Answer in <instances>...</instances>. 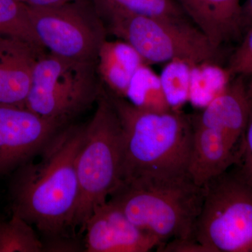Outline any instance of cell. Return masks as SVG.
Segmentation results:
<instances>
[{"label": "cell", "instance_id": "obj_24", "mask_svg": "<svg viewBox=\"0 0 252 252\" xmlns=\"http://www.w3.org/2000/svg\"><path fill=\"white\" fill-rule=\"evenodd\" d=\"M157 250L163 252H210L208 248L193 239H173Z\"/></svg>", "mask_w": 252, "mask_h": 252}, {"label": "cell", "instance_id": "obj_3", "mask_svg": "<svg viewBox=\"0 0 252 252\" xmlns=\"http://www.w3.org/2000/svg\"><path fill=\"white\" fill-rule=\"evenodd\" d=\"M106 91L124 130L122 180L147 174L188 172L193 139L190 115L180 109L144 110Z\"/></svg>", "mask_w": 252, "mask_h": 252}, {"label": "cell", "instance_id": "obj_12", "mask_svg": "<svg viewBox=\"0 0 252 252\" xmlns=\"http://www.w3.org/2000/svg\"><path fill=\"white\" fill-rule=\"evenodd\" d=\"M44 52L27 41L0 34V104L26 107L33 69Z\"/></svg>", "mask_w": 252, "mask_h": 252}, {"label": "cell", "instance_id": "obj_5", "mask_svg": "<svg viewBox=\"0 0 252 252\" xmlns=\"http://www.w3.org/2000/svg\"><path fill=\"white\" fill-rule=\"evenodd\" d=\"M106 29L127 43L147 64L185 61L191 67L219 63L215 49L192 22H177L133 14L109 6H94Z\"/></svg>", "mask_w": 252, "mask_h": 252}, {"label": "cell", "instance_id": "obj_11", "mask_svg": "<svg viewBox=\"0 0 252 252\" xmlns=\"http://www.w3.org/2000/svg\"><path fill=\"white\" fill-rule=\"evenodd\" d=\"M248 115V77L238 75L200 114L190 118L193 124L217 131L242 155Z\"/></svg>", "mask_w": 252, "mask_h": 252}, {"label": "cell", "instance_id": "obj_16", "mask_svg": "<svg viewBox=\"0 0 252 252\" xmlns=\"http://www.w3.org/2000/svg\"><path fill=\"white\" fill-rule=\"evenodd\" d=\"M233 77L226 67L216 63L192 67L189 102L203 109L225 90Z\"/></svg>", "mask_w": 252, "mask_h": 252}, {"label": "cell", "instance_id": "obj_10", "mask_svg": "<svg viewBox=\"0 0 252 252\" xmlns=\"http://www.w3.org/2000/svg\"><path fill=\"white\" fill-rule=\"evenodd\" d=\"M84 234L86 252H147L161 245L109 200L94 209L84 225Z\"/></svg>", "mask_w": 252, "mask_h": 252}, {"label": "cell", "instance_id": "obj_1", "mask_svg": "<svg viewBox=\"0 0 252 252\" xmlns=\"http://www.w3.org/2000/svg\"><path fill=\"white\" fill-rule=\"evenodd\" d=\"M86 125L68 124L34 157L13 172L10 207L34 225L46 244L76 238L73 220L79 198L77 159Z\"/></svg>", "mask_w": 252, "mask_h": 252}, {"label": "cell", "instance_id": "obj_21", "mask_svg": "<svg viewBox=\"0 0 252 252\" xmlns=\"http://www.w3.org/2000/svg\"><path fill=\"white\" fill-rule=\"evenodd\" d=\"M191 66L185 61L174 60L167 63L160 75L164 94L172 109L179 110L189 102Z\"/></svg>", "mask_w": 252, "mask_h": 252}, {"label": "cell", "instance_id": "obj_13", "mask_svg": "<svg viewBox=\"0 0 252 252\" xmlns=\"http://www.w3.org/2000/svg\"><path fill=\"white\" fill-rule=\"evenodd\" d=\"M215 49L243 35L240 0H175Z\"/></svg>", "mask_w": 252, "mask_h": 252}, {"label": "cell", "instance_id": "obj_18", "mask_svg": "<svg viewBox=\"0 0 252 252\" xmlns=\"http://www.w3.org/2000/svg\"><path fill=\"white\" fill-rule=\"evenodd\" d=\"M41 252L44 243L33 225L12 214L9 220H0V252Z\"/></svg>", "mask_w": 252, "mask_h": 252}, {"label": "cell", "instance_id": "obj_14", "mask_svg": "<svg viewBox=\"0 0 252 252\" xmlns=\"http://www.w3.org/2000/svg\"><path fill=\"white\" fill-rule=\"evenodd\" d=\"M191 124L193 139L188 172L197 185L203 187L236 165L241 154L217 131Z\"/></svg>", "mask_w": 252, "mask_h": 252}, {"label": "cell", "instance_id": "obj_22", "mask_svg": "<svg viewBox=\"0 0 252 252\" xmlns=\"http://www.w3.org/2000/svg\"><path fill=\"white\" fill-rule=\"evenodd\" d=\"M226 68L232 77H252V26L244 34L243 41L232 54Z\"/></svg>", "mask_w": 252, "mask_h": 252}, {"label": "cell", "instance_id": "obj_7", "mask_svg": "<svg viewBox=\"0 0 252 252\" xmlns=\"http://www.w3.org/2000/svg\"><path fill=\"white\" fill-rule=\"evenodd\" d=\"M203 188L194 240L210 252H252V187L232 166Z\"/></svg>", "mask_w": 252, "mask_h": 252}, {"label": "cell", "instance_id": "obj_19", "mask_svg": "<svg viewBox=\"0 0 252 252\" xmlns=\"http://www.w3.org/2000/svg\"><path fill=\"white\" fill-rule=\"evenodd\" d=\"M0 34L17 38L44 49L32 25L28 5L19 0H0Z\"/></svg>", "mask_w": 252, "mask_h": 252}, {"label": "cell", "instance_id": "obj_23", "mask_svg": "<svg viewBox=\"0 0 252 252\" xmlns=\"http://www.w3.org/2000/svg\"><path fill=\"white\" fill-rule=\"evenodd\" d=\"M249 115L241 157L235 166L239 174L252 187V77H248Z\"/></svg>", "mask_w": 252, "mask_h": 252}, {"label": "cell", "instance_id": "obj_6", "mask_svg": "<svg viewBox=\"0 0 252 252\" xmlns=\"http://www.w3.org/2000/svg\"><path fill=\"white\" fill-rule=\"evenodd\" d=\"M97 62L41 55L36 62L26 107L49 121L67 126L97 102L102 91Z\"/></svg>", "mask_w": 252, "mask_h": 252}, {"label": "cell", "instance_id": "obj_15", "mask_svg": "<svg viewBox=\"0 0 252 252\" xmlns=\"http://www.w3.org/2000/svg\"><path fill=\"white\" fill-rule=\"evenodd\" d=\"M145 64L140 54L127 43L106 39L97 56V74L106 90L126 98L132 78Z\"/></svg>", "mask_w": 252, "mask_h": 252}, {"label": "cell", "instance_id": "obj_25", "mask_svg": "<svg viewBox=\"0 0 252 252\" xmlns=\"http://www.w3.org/2000/svg\"><path fill=\"white\" fill-rule=\"evenodd\" d=\"M252 26V0H246L242 5L241 31L244 35Z\"/></svg>", "mask_w": 252, "mask_h": 252}, {"label": "cell", "instance_id": "obj_9", "mask_svg": "<svg viewBox=\"0 0 252 252\" xmlns=\"http://www.w3.org/2000/svg\"><path fill=\"white\" fill-rule=\"evenodd\" d=\"M64 126L26 107L0 104V178L35 157Z\"/></svg>", "mask_w": 252, "mask_h": 252}, {"label": "cell", "instance_id": "obj_4", "mask_svg": "<svg viewBox=\"0 0 252 252\" xmlns=\"http://www.w3.org/2000/svg\"><path fill=\"white\" fill-rule=\"evenodd\" d=\"M77 159L79 198L73 230L82 235L96 207L105 203L123 179L124 133L117 111L103 86Z\"/></svg>", "mask_w": 252, "mask_h": 252}, {"label": "cell", "instance_id": "obj_17", "mask_svg": "<svg viewBox=\"0 0 252 252\" xmlns=\"http://www.w3.org/2000/svg\"><path fill=\"white\" fill-rule=\"evenodd\" d=\"M143 64L131 81L126 99L138 108L151 112H164L172 109L167 102L160 76Z\"/></svg>", "mask_w": 252, "mask_h": 252}, {"label": "cell", "instance_id": "obj_26", "mask_svg": "<svg viewBox=\"0 0 252 252\" xmlns=\"http://www.w3.org/2000/svg\"><path fill=\"white\" fill-rule=\"evenodd\" d=\"M19 1L30 6L46 7V6L64 4L74 0H19Z\"/></svg>", "mask_w": 252, "mask_h": 252}, {"label": "cell", "instance_id": "obj_2", "mask_svg": "<svg viewBox=\"0 0 252 252\" xmlns=\"http://www.w3.org/2000/svg\"><path fill=\"white\" fill-rule=\"evenodd\" d=\"M203 197V187L184 172L124 179L108 200L162 245L173 239L194 240V225Z\"/></svg>", "mask_w": 252, "mask_h": 252}, {"label": "cell", "instance_id": "obj_8", "mask_svg": "<svg viewBox=\"0 0 252 252\" xmlns=\"http://www.w3.org/2000/svg\"><path fill=\"white\" fill-rule=\"evenodd\" d=\"M28 7L36 36L49 53L76 61L97 62L107 31L95 7L88 0Z\"/></svg>", "mask_w": 252, "mask_h": 252}, {"label": "cell", "instance_id": "obj_20", "mask_svg": "<svg viewBox=\"0 0 252 252\" xmlns=\"http://www.w3.org/2000/svg\"><path fill=\"white\" fill-rule=\"evenodd\" d=\"M94 6H109L133 14L191 22L175 0H92Z\"/></svg>", "mask_w": 252, "mask_h": 252}]
</instances>
